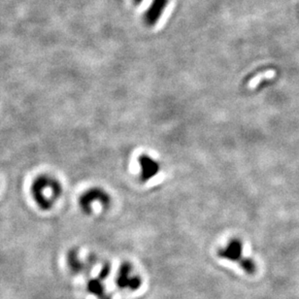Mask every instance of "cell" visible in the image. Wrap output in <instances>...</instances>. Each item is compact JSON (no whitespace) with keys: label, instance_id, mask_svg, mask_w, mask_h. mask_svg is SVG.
<instances>
[{"label":"cell","instance_id":"obj_1","mask_svg":"<svg viewBox=\"0 0 299 299\" xmlns=\"http://www.w3.org/2000/svg\"><path fill=\"white\" fill-rule=\"evenodd\" d=\"M64 192L61 181L52 174L38 175L31 185V194L35 205L42 211H49L58 202Z\"/></svg>","mask_w":299,"mask_h":299},{"label":"cell","instance_id":"obj_8","mask_svg":"<svg viewBox=\"0 0 299 299\" xmlns=\"http://www.w3.org/2000/svg\"><path fill=\"white\" fill-rule=\"evenodd\" d=\"M133 1H134V3H135V4H140V3H141L143 0H133Z\"/></svg>","mask_w":299,"mask_h":299},{"label":"cell","instance_id":"obj_7","mask_svg":"<svg viewBox=\"0 0 299 299\" xmlns=\"http://www.w3.org/2000/svg\"><path fill=\"white\" fill-rule=\"evenodd\" d=\"M141 166H142V173L144 174L145 178L153 177L156 172L158 171V164L154 162L153 160L148 159V157H141L140 159Z\"/></svg>","mask_w":299,"mask_h":299},{"label":"cell","instance_id":"obj_2","mask_svg":"<svg viewBox=\"0 0 299 299\" xmlns=\"http://www.w3.org/2000/svg\"><path fill=\"white\" fill-rule=\"evenodd\" d=\"M219 256L231 262H237L239 267L247 275H254L256 271L255 260L251 257H246L243 254V244L238 239L230 240L227 245L219 251Z\"/></svg>","mask_w":299,"mask_h":299},{"label":"cell","instance_id":"obj_3","mask_svg":"<svg viewBox=\"0 0 299 299\" xmlns=\"http://www.w3.org/2000/svg\"><path fill=\"white\" fill-rule=\"evenodd\" d=\"M109 203V196L100 188H91L79 198V206L85 214H92L96 206L104 207Z\"/></svg>","mask_w":299,"mask_h":299},{"label":"cell","instance_id":"obj_4","mask_svg":"<svg viewBox=\"0 0 299 299\" xmlns=\"http://www.w3.org/2000/svg\"><path fill=\"white\" fill-rule=\"evenodd\" d=\"M116 283L117 287L122 289L135 291L141 287L142 280L140 275L135 273L132 265L129 263H124L118 269Z\"/></svg>","mask_w":299,"mask_h":299},{"label":"cell","instance_id":"obj_6","mask_svg":"<svg viewBox=\"0 0 299 299\" xmlns=\"http://www.w3.org/2000/svg\"><path fill=\"white\" fill-rule=\"evenodd\" d=\"M86 288H87V290L92 294L96 295L97 297L101 299H108L107 298V296H105V294H104V289H105V288H104V285H103V283H102L101 280H99V279H93V280H91L87 283Z\"/></svg>","mask_w":299,"mask_h":299},{"label":"cell","instance_id":"obj_5","mask_svg":"<svg viewBox=\"0 0 299 299\" xmlns=\"http://www.w3.org/2000/svg\"><path fill=\"white\" fill-rule=\"evenodd\" d=\"M168 0H153L148 10L145 14V22L148 25H155L160 21L161 15L163 14L165 7L167 6Z\"/></svg>","mask_w":299,"mask_h":299}]
</instances>
